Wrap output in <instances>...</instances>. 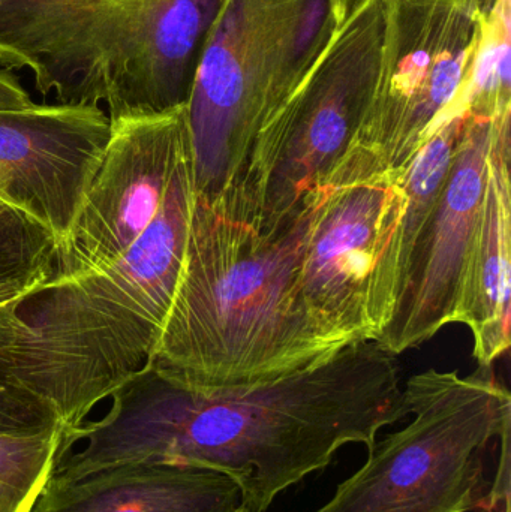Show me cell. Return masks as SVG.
Instances as JSON below:
<instances>
[{"mask_svg":"<svg viewBox=\"0 0 511 512\" xmlns=\"http://www.w3.org/2000/svg\"><path fill=\"white\" fill-rule=\"evenodd\" d=\"M99 421L63 438L51 481L128 463L197 466L227 475L249 512L327 468L348 444L371 451L378 433L410 417L396 355L354 343L314 366L242 387H188L144 364Z\"/></svg>","mask_w":511,"mask_h":512,"instance_id":"6da1fadb","label":"cell"},{"mask_svg":"<svg viewBox=\"0 0 511 512\" xmlns=\"http://www.w3.org/2000/svg\"><path fill=\"white\" fill-rule=\"evenodd\" d=\"M309 198L258 230L195 192L185 261L147 366L201 390L261 384L341 349L312 327L300 259Z\"/></svg>","mask_w":511,"mask_h":512,"instance_id":"7a4b0ae2","label":"cell"},{"mask_svg":"<svg viewBox=\"0 0 511 512\" xmlns=\"http://www.w3.org/2000/svg\"><path fill=\"white\" fill-rule=\"evenodd\" d=\"M194 203L189 152L155 221L119 261L48 283L23 304L12 381L56 415L65 435L149 360L185 261Z\"/></svg>","mask_w":511,"mask_h":512,"instance_id":"3957f363","label":"cell"},{"mask_svg":"<svg viewBox=\"0 0 511 512\" xmlns=\"http://www.w3.org/2000/svg\"><path fill=\"white\" fill-rule=\"evenodd\" d=\"M354 0H225L186 105L195 192L233 189L264 126L323 56Z\"/></svg>","mask_w":511,"mask_h":512,"instance_id":"277c9868","label":"cell"},{"mask_svg":"<svg viewBox=\"0 0 511 512\" xmlns=\"http://www.w3.org/2000/svg\"><path fill=\"white\" fill-rule=\"evenodd\" d=\"M384 27L383 0H354L323 56L258 135L236 185L210 201L258 230L296 216L362 126L380 74Z\"/></svg>","mask_w":511,"mask_h":512,"instance_id":"5b68a950","label":"cell"},{"mask_svg":"<svg viewBox=\"0 0 511 512\" xmlns=\"http://www.w3.org/2000/svg\"><path fill=\"white\" fill-rule=\"evenodd\" d=\"M413 420L375 442L369 459L315 512H468L489 444L510 432L511 396L480 369L425 370L404 388Z\"/></svg>","mask_w":511,"mask_h":512,"instance_id":"8992f818","label":"cell"},{"mask_svg":"<svg viewBox=\"0 0 511 512\" xmlns=\"http://www.w3.org/2000/svg\"><path fill=\"white\" fill-rule=\"evenodd\" d=\"M404 212L401 177L354 146L309 197L300 288L333 348L377 340L392 319Z\"/></svg>","mask_w":511,"mask_h":512,"instance_id":"52a82bcc","label":"cell"},{"mask_svg":"<svg viewBox=\"0 0 511 512\" xmlns=\"http://www.w3.org/2000/svg\"><path fill=\"white\" fill-rule=\"evenodd\" d=\"M380 74L351 146L402 174L431 135L467 111L486 29L483 0H383Z\"/></svg>","mask_w":511,"mask_h":512,"instance_id":"ba28073f","label":"cell"},{"mask_svg":"<svg viewBox=\"0 0 511 512\" xmlns=\"http://www.w3.org/2000/svg\"><path fill=\"white\" fill-rule=\"evenodd\" d=\"M111 134L50 283L99 273L152 225L180 161L191 152L186 107L110 120Z\"/></svg>","mask_w":511,"mask_h":512,"instance_id":"9c48e42d","label":"cell"},{"mask_svg":"<svg viewBox=\"0 0 511 512\" xmlns=\"http://www.w3.org/2000/svg\"><path fill=\"white\" fill-rule=\"evenodd\" d=\"M143 0H0V66L57 104L110 105Z\"/></svg>","mask_w":511,"mask_h":512,"instance_id":"30bf717a","label":"cell"},{"mask_svg":"<svg viewBox=\"0 0 511 512\" xmlns=\"http://www.w3.org/2000/svg\"><path fill=\"white\" fill-rule=\"evenodd\" d=\"M492 131L494 119L465 114L446 186L411 252L392 319L377 339L392 354L417 348L456 324L485 194Z\"/></svg>","mask_w":511,"mask_h":512,"instance_id":"8fae6325","label":"cell"},{"mask_svg":"<svg viewBox=\"0 0 511 512\" xmlns=\"http://www.w3.org/2000/svg\"><path fill=\"white\" fill-rule=\"evenodd\" d=\"M110 134L108 114L95 105L0 110V201L62 242Z\"/></svg>","mask_w":511,"mask_h":512,"instance_id":"7c38bea8","label":"cell"},{"mask_svg":"<svg viewBox=\"0 0 511 512\" xmlns=\"http://www.w3.org/2000/svg\"><path fill=\"white\" fill-rule=\"evenodd\" d=\"M225 0H143L108 119L186 107Z\"/></svg>","mask_w":511,"mask_h":512,"instance_id":"4fadbf2b","label":"cell"},{"mask_svg":"<svg viewBox=\"0 0 511 512\" xmlns=\"http://www.w3.org/2000/svg\"><path fill=\"white\" fill-rule=\"evenodd\" d=\"M511 111L494 117L479 224L465 264L456 324L467 325L473 355L489 370L510 348Z\"/></svg>","mask_w":511,"mask_h":512,"instance_id":"5bb4252c","label":"cell"},{"mask_svg":"<svg viewBox=\"0 0 511 512\" xmlns=\"http://www.w3.org/2000/svg\"><path fill=\"white\" fill-rule=\"evenodd\" d=\"M32 512H249L227 475L197 466L128 463L48 481Z\"/></svg>","mask_w":511,"mask_h":512,"instance_id":"9a60e30c","label":"cell"},{"mask_svg":"<svg viewBox=\"0 0 511 512\" xmlns=\"http://www.w3.org/2000/svg\"><path fill=\"white\" fill-rule=\"evenodd\" d=\"M57 243L48 228L26 213L0 215V304L26 303L53 280Z\"/></svg>","mask_w":511,"mask_h":512,"instance_id":"2e32d148","label":"cell"},{"mask_svg":"<svg viewBox=\"0 0 511 512\" xmlns=\"http://www.w3.org/2000/svg\"><path fill=\"white\" fill-rule=\"evenodd\" d=\"M507 111H511L510 0H491L468 89L467 113L494 119Z\"/></svg>","mask_w":511,"mask_h":512,"instance_id":"e0dca14e","label":"cell"},{"mask_svg":"<svg viewBox=\"0 0 511 512\" xmlns=\"http://www.w3.org/2000/svg\"><path fill=\"white\" fill-rule=\"evenodd\" d=\"M23 301L0 304V432L38 433L60 427L56 415L12 381V352L23 328Z\"/></svg>","mask_w":511,"mask_h":512,"instance_id":"ac0fdd59","label":"cell"},{"mask_svg":"<svg viewBox=\"0 0 511 512\" xmlns=\"http://www.w3.org/2000/svg\"><path fill=\"white\" fill-rule=\"evenodd\" d=\"M62 427L38 433L0 432V483L39 499L63 451Z\"/></svg>","mask_w":511,"mask_h":512,"instance_id":"d6986e66","label":"cell"},{"mask_svg":"<svg viewBox=\"0 0 511 512\" xmlns=\"http://www.w3.org/2000/svg\"><path fill=\"white\" fill-rule=\"evenodd\" d=\"M35 102L11 72L0 69V110H24Z\"/></svg>","mask_w":511,"mask_h":512,"instance_id":"ffe728a7","label":"cell"},{"mask_svg":"<svg viewBox=\"0 0 511 512\" xmlns=\"http://www.w3.org/2000/svg\"><path fill=\"white\" fill-rule=\"evenodd\" d=\"M38 499L0 483V512H32Z\"/></svg>","mask_w":511,"mask_h":512,"instance_id":"44dd1931","label":"cell"},{"mask_svg":"<svg viewBox=\"0 0 511 512\" xmlns=\"http://www.w3.org/2000/svg\"><path fill=\"white\" fill-rule=\"evenodd\" d=\"M8 209H11V207L6 206V204H3L2 201H0V215L5 213Z\"/></svg>","mask_w":511,"mask_h":512,"instance_id":"7402d4cb","label":"cell"}]
</instances>
